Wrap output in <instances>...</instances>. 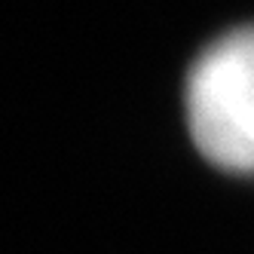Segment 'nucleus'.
I'll return each instance as SVG.
<instances>
[{
    "mask_svg": "<svg viewBox=\"0 0 254 254\" xmlns=\"http://www.w3.org/2000/svg\"><path fill=\"white\" fill-rule=\"evenodd\" d=\"M196 150L227 172H254V25L217 37L187 77Z\"/></svg>",
    "mask_w": 254,
    "mask_h": 254,
    "instance_id": "obj_1",
    "label": "nucleus"
}]
</instances>
